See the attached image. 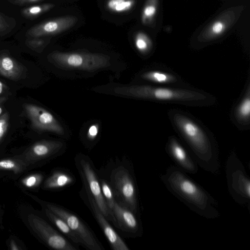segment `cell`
Returning a JSON list of instances; mask_svg holds the SVG:
<instances>
[{"instance_id": "cell-7", "label": "cell", "mask_w": 250, "mask_h": 250, "mask_svg": "<svg viewBox=\"0 0 250 250\" xmlns=\"http://www.w3.org/2000/svg\"><path fill=\"white\" fill-rule=\"evenodd\" d=\"M39 202L66 222L78 237L81 246L88 250H104L93 230L78 214L57 204L42 200H39Z\"/></svg>"}, {"instance_id": "cell-26", "label": "cell", "mask_w": 250, "mask_h": 250, "mask_svg": "<svg viewBox=\"0 0 250 250\" xmlns=\"http://www.w3.org/2000/svg\"><path fill=\"white\" fill-rule=\"evenodd\" d=\"M44 176L41 173H36L28 175L21 180L25 187L29 188H36L42 183Z\"/></svg>"}, {"instance_id": "cell-6", "label": "cell", "mask_w": 250, "mask_h": 250, "mask_svg": "<svg viewBox=\"0 0 250 250\" xmlns=\"http://www.w3.org/2000/svg\"><path fill=\"white\" fill-rule=\"evenodd\" d=\"M74 160L82 182V189L94 199L102 212L111 222V214L102 193L99 170L93 161L89 156L82 153L77 154Z\"/></svg>"}, {"instance_id": "cell-16", "label": "cell", "mask_w": 250, "mask_h": 250, "mask_svg": "<svg viewBox=\"0 0 250 250\" xmlns=\"http://www.w3.org/2000/svg\"><path fill=\"white\" fill-rule=\"evenodd\" d=\"M140 78L153 85L188 86L180 76L164 66L158 65L157 67L146 71L141 74Z\"/></svg>"}, {"instance_id": "cell-30", "label": "cell", "mask_w": 250, "mask_h": 250, "mask_svg": "<svg viewBox=\"0 0 250 250\" xmlns=\"http://www.w3.org/2000/svg\"><path fill=\"white\" fill-rule=\"evenodd\" d=\"M9 116L5 112L0 116V141L5 134L9 125Z\"/></svg>"}, {"instance_id": "cell-28", "label": "cell", "mask_w": 250, "mask_h": 250, "mask_svg": "<svg viewBox=\"0 0 250 250\" xmlns=\"http://www.w3.org/2000/svg\"><path fill=\"white\" fill-rule=\"evenodd\" d=\"M47 43V40L40 38H32L25 41V44L28 48L37 52L42 50Z\"/></svg>"}, {"instance_id": "cell-2", "label": "cell", "mask_w": 250, "mask_h": 250, "mask_svg": "<svg viewBox=\"0 0 250 250\" xmlns=\"http://www.w3.org/2000/svg\"><path fill=\"white\" fill-rule=\"evenodd\" d=\"M114 91L121 95L189 106H208L216 101L215 97L208 93L188 86L133 85L117 87Z\"/></svg>"}, {"instance_id": "cell-4", "label": "cell", "mask_w": 250, "mask_h": 250, "mask_svg": "<svg viewBox=\"0 0 250 250\" xmlns=\"http://www.w3.org/2000/svg\"><path fill=\"white\" fill-rule=\"evenodd\" d=\"M111 164L107 179L117 202L140 215L138 189L131 162L127 158H117Z\"/></svg>"}, {"instance_id": "cell-14", "label": "cell", "mask_w": 250, "mask_h": 250, "mask_svg": "<svg viewBox=\"0 0 250 250\" xmlns=\"http://www.w3.org/2000/svg\"><path fill=\"white\" fill-rule=\"evenodd\" d=\"M78 19L75 16H65L46 21L31 28L27 35L32 38L56 35L73 26Z\"/></svg>"}, {"instance_id": "cell-35", "label": "cell", "mask_w": 250, "mask_h": 250, "mask_svg": "<svg viewBox=\"0 0 250 250\" xmlns=\"http://www.w3.org/2000/svg\"><path fill=\"white\" fill-rule=\"evenodd\" d=\"M10 249L12 250H18L19 248L18 247L15 242L14 240H11L10 244Z\"/></svg>"}, {"instance_id": "cell-3", "label": "cell", "mask_w": 250, "mask_h": 250, "mask_svg": "<svg viewBox=\"0 0 250 250\" xmlns=\"http://www.w3.org/2000/svg\"><path fill=\"white\" fill-rule=\"evenodd\" d=\"M161 178L175 196L199 215L208 219L219 215L215 200L179 167L170 166Z\"/></svg>"}, {"instance_id": "cell-24", "label": "cell", "mask_w": 250, "mask_h": 250, "mask_svg": "<svg viewBox=\"0 0 250 250\" xmlns=\"http://www.w3.org/2000/svg\"><path fill=\"white\" fill-rule=\"evenodd\" d=\"M26 166L20 159H3L0 160V169L8 170L15 173L21 172Z\"/></svg>"}, {"instance_id": "cell-5", "label": "cell", "mask_w": 250, "mask_h": 250, "mask_svg": "<svg viewBox=\"0 0 250 250\" xmlns=\"http://www.w3.org/2000/svg\"><path fill=\"white\" fill-rule=\"evenodd\" d=\"M48 59L60 68L88 72L95 71L110 65V57L101 53L54 51L48 56Z\"/></svg>"}, {"instance_id": "cell-20", "label": "cell", "mask_w": 250, "mask_h": 250, "mask_svg": "<svg viewBox=\"0 0 250 250\" xmlns=\"http://www.w3.org/2000/svg\"><path fill=\"white\" fill-rule=\"evenodd\" d=\"M43 207L44 212L48 220L58 229L60 232L67 239L73 243L75 246L79 248L80 243L79 240L68 226L66 222L61 217L48 209Z\"/></svg>"}, {"instance_id": "cell-1", "label": "cell", "mask_w": 250, "mask_h": 250, "mask_svg": "<svg viewBox=\"0 0 250 250\" xmlns=\"http://www.w3.org/2000/svg\"><path fill=\"white\" fill-rule=\"evenodd\" d=\"M168 116L173 127L192 152L195 161L206 171L218 173V148L210 132L198 120L182 110L171 109Z\"/></svg>"}, {"instance_id": "cell-31", "label": "cell", "mask_w": 250, "mask_h": 250, "mask_svg": "<svg viewBox=\"0 0 250 250\" xmlns=\"http://www.w3.org/2000/svg\"><path fill=\"white\" fill-rule=\"evenodd\" d=\"M99 131V127L98 124H93L90 126L86 134V139L89 144H92L97 138Z\"/></svg>"}, {"instance_id": "cell-10", "label": "cell", "mask_w": 250, "mask_h": 250, "mask_svg": "<svg viewBox=\"0 0 250 250\" xmlns=\"http://www.w3.org/2000/svg\"><path fill=\"white\" fill-rule=\"evenodd\" d=\"M65 144L60 141L41 140L27 148L20 156L27 166L41 161L51 160L64 153Z\"/></svg>"}, {"instance_id": "cell-29", "label": "cell", "mask_w": 250, "mask_h": 250, "mask_svg": "<svg viewBox=\"0 0 250 250\" xmlns=\"http://www.w3.org/2000/svg\"><path fill=\"white\" fill-rule=\"evenodd\" d=\"M15 24L13 20L0 12V34L5 35L11 30Z\"/></svg>"}, {"instance_id": "cell-25", "label": "cell", "mask_w": 250, "mask_h": 250, "mask_svg": "<svg viewBox=\"0 0 250 250\" xmlns=\"http://www.w3.org/2000/svg\"><path fill=\"white\" fill-rule=\"evenodd\" d=\"M134 44L136 49L141 53H148L152 48V43L149 38L144 33H137L134 39Z\"/></svg>"}, {"instance_id": "cell-23", "label": "cell", "mask_w": 250, "mask_h": 250, "mask_svg": "<svg viewBox=\"0 0 250 250\" xmlns=\"http://www.w3.org/2000/svg\"><path fill=\"white\" fill-rule=\"evenodd\" d=\"M54 6V4L52 3H44L31 6L22 9L21 14L23 16L27 18H34L46 12Z\"/></svg>"}, {"instance_id": "cell-22", "label": "cell", "mask_w": 250, "mask_h": 250, "mask_svg": "<svg viewBox=\"0 0 250 250\" xmlns=\"http://www.w3.org/2000/svg\"><path fill=\"white\" fill-rule=\"evenodd\" d=\"M134 4V0H107L106 7L112 12L120 13L130 11Z\"/></svg>"}, {"instance_id": "cell-15", "label": "cell", "mask_w": 250, "mask_h": 250, "mask_svg": "<svg viewBox=\"0 0 250 250\" xmlns=\"http://www.w3.org/2000/svg\"><path fill=\"white\" fill-rule=\"evenodd\" d=\"M230 118L235 126L241 130L250 127V81L249 79L240 98L232 107Z\"/></svg>"}, {"instance_id": "cell-17", "label": "cell", "mask_w": 250, "mask_h": 250, "mask_svg": "<svg viewBox=\"0 0 250 250\" xmlns=\"http://www.w3.org/2000/svg\"><path fill=\"white\" fill-rule=\"evenodd\" d=\"M167 154L185 172L196 173L198 167L195 161L189 155L184 147L174 136L169 137L166 146Z\"/></svg>"}, {"instance_id": "cell-21", "label": "cell", "mask_w": 250, "mask_h": 250, "mask_svg": "<svg viewBox=\"0 0 250 250\" xmlns=\"http://www.w3.org/2000/svg\"><path fill=\"white\" fill-rule=\"evenodd\" d=\"M102 193L106 205L111 214V210L116 201L112 186L107 178L103 176L99 171ZM112 216V215H111Z\"/></svg>"}, {"instance_id": "cell-33", "label": "cell", "mask_w": 250, "mask_h": 250, "mask_svg": "<svg viewBox=\"0 0 250 250\" xmlns=\"http://www.w3.org/2000/svg\"><path fill=\"white\" fill-rule=\"evenodd\" d=\"M225 28L224 23L221 21H215L211 26V32L214 35H219L222 34Z\"/></svg>"}, {"instance_id": "cell-8", "label": "cell", "mask_w": 250, "mask_h": 250, "mask_svg": "<svg viewBox=\"0 0 250 250\" xmlns=\"http://www.w3.org/2000/svg\"><path fill=\"white\" fill-rule=\"evenodd\" d=\"M226 176L231 196L239 204H249L250 199V181L241 162L232 153L226 164Z\"/></svg>"}, {"instance_id": "cell-12", "label": "cell", "mask_w": 250, "mask_h": 250, "mask_svg": "<svg viewBox=\"0 0 250 250\" xmlns=\"http://www.w3.org/2000/svg\"><path fill=\"white\" fill-rule=\"evenodd\" d=\"M112 221L115 227L129 237L142 236L143 228L140 215L115 202L111 210Z\"/></svg>"}, {"instance_id": "cell-34", "label": "cell", "mask_w": 250, "mask_h": 250, "mask_svg": "<svg viewBox=\"0 0 250 250\" xmlns=\"http://www.w3.org/2000/svg\"><path fill=\"white\" fill-rule=\"evenodd\" d=\"M11 3L14 4L21 5L28 3L38 2L42 0H8Z\"/></svg>"}, {"instance_id": "cell-19", "label": "cell", "mask_w": 250, "mask_h": 250, "mask_svg": "<svg viewBox=\"0 0 250 250\" xmlns=\"http://www.w3.org/2000/svg\"><path fill=\"white\" fill-rule=\"evenodd\" d=\"M25 68L12 57L0 54V75L9 79L17 81L23 78Z\"/></svg>"}, {"instance_id": "cell-18", "label": "cell", "mask_w": 250, "mask_h": 250, "mask_svg": "<svg viewBox=\"0 0 250 250\" xmlns=\"http://www.w3.org/2000/svg\"><path fill=\"white\" fill-rule=\"evenodd\" d=\"M76 179L73 173L65 168L54 170L45 180L43 188L49 190H61L73 185Z\"/></svg>"}, {"instance_id": "cell-32", "label": "cell", "mask_w": 250, "mask_h": 250, "mask_svg": "<svg viewBox=\"0 0 250 250\" xmlns=\"http://www.w3.org/2000/svg\"><path fill=\"white\" fill-rule=\"evenodd\" d=\"M9 96L8 87L0 81V104L5 102Z\"/></svg>"}, {"instance_id": "cell-9", "label": "cell", "mask_w": 250, "mask_h": 250, "mask_svg": "<svg viewBox=\"0 0 250 250\" xmlns=\"http://www.w3.org/2000/svg\"><path fill=\"white\" fill-rule=\"evenodd\" d=\"M28 221L34 232L49 248L56 250H79L41 217L31 213L28 216Z\"/></svg>"}, {"instance_id": "cell-36", "label": "cell", "mask_w": 250, "mask_h": 250, "mask_svg": "<svg viewBox=\"0 0 250 250\" xmlns=\"http://www.w3.org/2000/svg\"><path fill=\"white\" fill-rule=\"evenodd\" d=\"M2 111V109L1 108V107L0 106V116L1 114Z\"/></svg>"}, {"instance_id": "cell-13", "label": "cell", "mask_w": 250, "mask_h": 250, "mask_svg": "<svg viewBox=\"0 0 250 250\" xmlns=\"http://www.w3.org/2000/svg\"><path fill=\"white\" fill-rule=\"evenodd\" d=\"M32 126L40 131H48L63 135L64 130L55 117L43 108L33 104L24 105Z\"/></svg>"}, {"instance_id": "cell-27", "label": "cell", "mask_w": 250, "mask_h": 250, "mask_svg": "<svg viewBox=\"0 0 250 250\" xmlns=\"http://www.w3.org/2000/svg\"><path fill=\"white\" fill-rule=\"evenodd\" d=\"M157 8L153 0H149L142 12V21L144 23L149 21L155 15Z\"/></svg>"}, {"instance_id": "cell-11", "label": "cell", "mask_w": 250, "mask_h": 250, "mask_svg": "<svg viewBox=\"0 0 250 250\" xmlns=\"http://www.w3.org/2000/svg\"><path fill=\"white\" fill-rule=\"evenodd\" d=\"M80 196L97 221L111 248L113 250H129L127 245L111 226L94 199L82 189L80 192Z\"/></svg>"}]
</instances>
